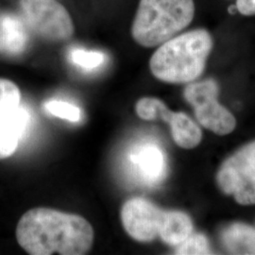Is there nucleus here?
<instances>
[{"label": "nucleus", "mask_w": 255, "mask_h": 255, "mask_svg": "<svg viewBox=\"0 0 255 255\" xmlns=\"http://www.w3.org/2000/svg\"><path fill=\"white\" fill-rule=\"evenodd\" d=\"M159 119L169 124L174 141L178 146L190 149L201 143L202 138L201 128L187 115L174 113L164 106L160 113Z\"/></svg>", "instance_id": "10"}, {"label": "nucleus", "mask_w": 255, "mask_h": 255, "mask_svg": "<svg viewBox=\"0 0 255 255\" xmlns=\"http://www.w3.org/2000/svg\"><path fill=\"white\" fill-rule=\"evenodd\" d=\"M165 105L164 102L155 98H143L136 103L135 110L140 119L144 120L159 119L162 109Z\"/></svg>", "instance_id": "17"}, {"label": "nucleus", "mask_w": 255, "mask_h": 255, "mask_svg": "<svg viewBox=\"0 0 255 255\" xmlns=\"http://www.w3.org/2000/svg\"><path fill=\"white\" fill-rule=\"evenodd\" d=\"M219 84L213 79L190 82L183 97L194 109L195 117L203 127L218 135H227L237 127L233 114L219 104Z\"/></svg>", "instance_id": "5"}, {"label": "nucleus", "mask_w": 255, "mask_h": 255, "mask_svg": "<svg viewBox=\"0 0 255 255\" xmlns=\"http://www.w3.org/2000/svg\"><path fill=\"white\" fill-rule=\"evenodd\" d=\"M164 213V210L146 199L132 198L124 203L121 220L129 237L147 243L159 236Z\"/></svg>", "instance_id": "7"}, {"label": "nucleus", "mask_w": 255, "mask_h": 255, "mask_svg": "<svg viewBox=\"0 0 255 255\" xmlns=\"http://www.w3.org/2000/svg\"><path fill=\"white\" fill-rule=\"evenodd\" d=\"M209 241L202 234H191L182 244L177 246L175 255H212Z\"/></svg>", "instance_id": "16"}, {"label": "nucleus", "mask_w": 255, "mask_h": 255, "mask_svg": "<svg viewBox=\"0 0 255 255\" xmlns=\"http://www.w3.org/2000/svg\"><path fill=\"white\" fill-rule=\"evenodd\" d=\"M220 239L230 255H255V229L235 222L223 229Z\"/></svg>", "instance_id": "11"}, {"label": "nucleus", "mask_w": 255, "mask_h": 255, "mask_svg": "<svg viewBox=\"0 0 255 255\" xmlns=\"http://www.w3.org/2000/svg\"><path fill=\"white\" fill-rule=\"evenodd\" d=\"M68 58L72 64L86 71H91L105 62V55L100 51L85 50L82 48H73L70 50Z\"/></svg>", "instance_id": "14"}, {"label": "nucleus", "mask_w": 255, "mask_h": 255, "mask_svg": "<svg viewBox=\"0 0 255 255\" xmlns=\"http://www.w3.org/2000/svg\"><path fill=\"white\" fill-rule=\"evenodd\" d=\"M193 233L190 217L181 211H164L159 237L165 244L177 247Z\"/></svg>", "instance_id": "12"}, {"label": "nucleus", "mask_w": 255, "mask_h": 255, "mask_svg": "<svg viewBox=\"0 0 255 255\" xmlns=\"http://www.w3.org/2000/svg\"><path fill=\"white\" fill-rule=\"evenodd\" d=\"M46 113L60 119L68 120L70 122H79L82 120V110L78 106L66 101L51 100L44 104Z\"/></svg>", "instance_id": "15"}, {"label": "nucleus", "mask_w": 255, "mask_h": 255, "mask_svg": "<svg viewBox=\"0 0 255 255\" xmlns=\"http://www.w3.org/2000/svg\"><path fill=\"white\" fill-rule=\"evenodd\" d=\"M16 238L29 255H82L91 250L94 230L81 216L34 208L19 220Z\"/></svg>", "instance_id": "1"}, {"label": "nucleus", "mask_w": 255, "mask_h": 255, "mask_svg": "<svg viewBox=\"0 0 255 255\" xmlns=\"http://www.w3.org/2000/svg\"><path fill=\"white\" fill-rule=\"evenodd\" d=\"M193 0H140L131 35L140 46H160L192 22Z\"/></svg>", "instance_id": "3"}, {"label": "nucleus", "mask_w": 255, "mask_h": 255, "mask_svg": "<svg viewBox=\"0 0 255 255\" xmlns=\"http://www.w3.org/2000/svg\"><path fill=\"white\" fill-rule=\"evenodd\" d=\"M29 113L24 105L0 106V160L13 154L29 125Z\"/></svg>", "instance_id": "9"}, {"label": "nucleus", "mask_w": 255, "mask_h": 255, "mask_svg": "<svg viewBox=\"0 0 255 255\" xmlns=\"http://www.w3.org/2000/svg\"><path fill=\"white\" fill-rule=\"evenodd\" d=\"M27 30L14 15H5L0 20V48L9 54L23 52L27 45Z\"/></svg>", "instance_id": "13"}, {"label": "nucleus", "mask_w": 255, "mask_h": 255, "mask_svg": "<svg viewBox=\"0 0 255 255\" xmlns=\"http://www.w3.org/2000/svg\"><path fill=\"white\" fill-rule=\"evenodd\" d=\"M237 10L243 15H255V0H237Z\"/></svg>", "instance_id": "18"}, {"label": "nucleus", "mask_w": 255, "mask_h": 255, "mask_svg": "<svg viewBox=\"0 0 255 255\" xmlns=\"http://www.w3.org/2000/svg\"><path fill=\"white\" fill-rule=\"evenodd\" d=\"M217 184L240 205L255 204V140L242 146L219 167Z\"/></svg>", "instance_id": "4"}, {"label": "nucleus", "mask_w": 255, "mask_h": 255, "mask_svg": "<svg viewBox=\"0 0 255 255\" xmlns=\"http://www.w3.org/2000/svg\"><path fill=\"white\" fill-rule=\"evenodd\" d=\"M213 44L211 34L203 28L173 37L152 55L150 71L156 79L167 83L194 82L203 73Z\"/></svg>", "instance_id": "2"}, {"label": "nucleus", "mask_w": 255, "mask_h": 255, "mask_svg": "<svg viewBox=\"0 0 255 255\" xmlns=\"http://www.w3.org/2000/svg\"><path fill=\"white\" fill-rule=\"evenodd\" d=\"M128 163L140 182L155 186L164 181L166 160L161 146L152 142H141L132 146Z\"/></svg>", "instance_id": "8"}, {"label": "nucleus", "mask_w": 255, "mask_h": 255, "mask_svg": "<svg viewBox=\"0 0 255 255\" xmlns=\"http://www.w3.org/2000/svg\"><path fill=\"white\" fill-rule=\"evenodd\" d=\"M24 19L38 35L49 41H65L73 35V21L55 0H20Z\"/></svg>", "instance_id": "6"}, {"label": "nucleus", "mask_w": 255, "mask_h": 255, "mask_svg": "<svg viewBox=\"0 0 255 255\" xmlns=\"http://www.w3.org/2000/svg\"><path fill=\"white\" fill-rule=\"evenodd\" d=\"M228 11L231 14H236L237 12H238L237 6L236 5H231L228 8Z\"/></svg>", "instance_id": "19"}]
</instances>
